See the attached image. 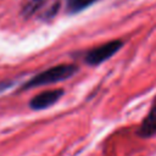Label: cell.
Masks as SVG:
<instances>
[{
  "label": "cell",
  "mask_w": 156,
  "mask_h": 156,
  "mask_svg": "<svg viewBox=\"0 0 156 156\" xmlns=\"http://www.w3.org/2000/svg\"><path fill=\"white\" fill-rule=\"evenodd\" d=\"M48 0H27L23 6H22V16H24L26 18L33 16L35 12H38L45 4Z\"/></svg>",
  "instance_id": "6"
},
{
  "label": "cell",
  "mask_w": 156,
  "mask_h": 156,
  "mask_svg": "<svg viewBox=\"0 0 156 156\" xmlns=\"http://www.w3.org/2000/svg\"><path fill=\"white\" fill-rule=\"evenodd\" d=\"M122 46H123L122 40L107 41V43H105L100 46H96V48L89 50L84 56V61L90 66L100 65L104 61L108 60L111 56H113Z\"/></svg>",
  "instance_id": "2"
},
{
  "label": "cell",
  "mask_w": 156,
  "mask_h": 156,
  "mask_svg": "<svg viewBox=\"0 0 156 156\" xmlns=\"http://www.w3.org/2000/svg\"><path fill=\"white\" fill-rule=\"evenodd\" d=\"M77 71H78V67L76 65H71V63L57 65V66L50 67L49 69H45V71L38 73L37 76H34L33 78H30L27 83H24L22 85V89H30V88L39 87V85L57 83V82L68 79Z\"/></svg>",
  "instance_id": "1"
},
{
  "label": "cell",
  "mask_w": 156,
  "mask_h": 156,
  "mask_svg": "<svg viewBox=\"0 0 156 156\" xmlns=\"http://www.w3.org/2000/svg\"><path fill=\"white\" fill-rule=\"evenodd\" d=\"M136 134L140 138H150L156 134V99H155L149 113L146 115L143 123L140 124Z\"/></svg>",
  "instance_id": "4"
},
{
  "label": "cell",
  "mask_w": 156,
  "mask_h": 156,
  "mask_svg": "<svg viewBox=\"0 0 156 156\" xmlns=\"http://www.w3.org/2000/svg\"><path fill=\"white\" fill-rule=\"evenodd\" d=\"M63 90L62 89H54V90H46L38 95H35L30 101L29 106L33 110H43L48 108L49 106L54 105L58 101V99L62 96Z\"/></svg>",
  "instance_id": "3"
},
{
  "label": "cell",
  "mask_w": 156,
  "mask_h": 156,
  "mask_svg": "<svg viewBox=\"0 0 156 156\" xmlns=\"http://www.w3.org/2000/svg\"><path fill=\"white\" fill-rule=\"evenodd\" d=\"M98 0H66V12L69 15H76L93 4H95Z\"/></svg>",
  "instance_id": "5"
}]
</instances>
